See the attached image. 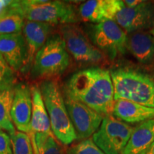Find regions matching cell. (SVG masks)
<instances>
[{"label": "cell", "mask_w": 154, "mask_h": 154, "mask_svg": "<svg viewBox=\"0 0 154 154\" xmlns=\"http://www.w3.org/2000/svg\"><path fill=\"white\" fill-rule=\"evenodd\" d=\"M63 94L103 117L112 115L115 101L112 80L108 70L92 66L74 73L67 81Z\"/></svg>", "instance_id": "6da1fadb"}, {"label": "cell", "mask_w": 154, "mask_h": 154, "mask_svg": "<svg viewBox=\"0 0 154 154\" xmlns=\"http://www.w3.org/2000/svg\"><path fill=\"white\" fill-rule=\"evenodd\" d=\"M9 9L20 14L25 20L47 23L52 26L74 24L80 20L78 9L73 4L64 1H12Z\"/></svg>", "instance_id": "7a4b0ae2"}, {"label": "cell", "mask_w": 154, "mask_h": 154, "mask_svg": "<svg viewBox=\"0 0 154 154\" xmlns=\"http://www.w3.org/2000/svg\"><path fill=\"white\" fill-rule=\"evenodd\" d=\"M37 83L49 116L51 132L63 146L70 145L76 140V135L58 80H44Z\"/></svg>", "instance_id": "3957f363"}, {"label": "cell", "mask_w": 154, "mask_h": 154, "mask_svg": "<svg viewBox=\"0 0 154 154\" xmlns=\"http://www.w3.org/2000/svg\"><path fill=\"white\" fill-rule=\"evenodd\" d=\"M71 57L59 33H53L34 57L29 75L34 82L57 79L70 66Z\"/></svg>", "instance_id": "277c9868"}, {"label": "cell", "mask_w": 154, "mask_h": 154, "mask_svg": "<svg viewBox=\"0 0 154 154\" xmlns=\"http://www.w3.org/2000/svg\"><path fill=\"white\" fill-rule=\"evenodd\" d=\"M114 101L125 99L154 108V79L145 73L129 68L111 71Z\"/></svg>", "instance_id": "5b68a950"}, {"label": "cell", "mask_w": 154, "mask_h": 154, "mask_svg": "<svg viewBox=\"0 0 154 154\" xmlns=\"http://www.w3.org/2000/svg\"><path fill=\"white\" fill-rule=\"evenodd\" d=\"M58 33L64 41L69 55L79 65L94 66L107 61V57L92 44L84 30L79 25H61Z\"/></svg>", "instance_id": "8992f818"}, {"label": "cell", "mask_w": 154, "mask_h": 154, "mask_svg": "<svg viewBox=\"0 0 154 154\" xmlns=\"http://www.w3.org/2000/svg\"><path fill=\"white\" fill-rule=\"evenodd\" d=\"M85 32L108 59L114 60L126 53L128 35L113 20L90 24Z\"/></svg>", "instance_id": "52a82bcc"}, {"label": "cell", "mask_w": 154, "mask_h": 154, "mask_svg": "<svg viewBox=\"0 0 154 154\" xmlns=\"http://www.w3.org/2000/svg\"><path fill=\"white\" fill-rule=\"evenodd\" d=\"M134 128L114 118L105 116L92 140L105 154H124Z\"/></svg>", "instance_id": "ba28073f"}, {"label": "cell", "mask_w": 154, "mask_h": 154, "mask_svg": "<svg viewBox=\"0 0 154 154\" xmlns=\"http://www.w3.org/2000/svg\"><path fill=\"white\" fill-rule=\"evenodd\" d=\"M69 118L76 135V140L87 139L95 134L104 117L88 106L64 96Z\"/></svg>", "instance_id": "9c48e42d"}, {"label": "cell", "mask_w": 154, "mask_h": 154, "mask_svg": "<svg viewBox=\"0 0 154 154\" xmlns=\"http://www.w3.org/2000/svg\"><path fill=\"white\" fill-rule=\"evenodd\" d=\"M114 22L126 33L151 30L154 26V3L143 1L137 7H124L117 13Z\"/></svg>", "instance_id": "30bf717a"}, {"label": "cell", "mask_w": 154, "mask_h": 154, "mask_svg": "<svg viewBox=\"0 0 154 154\" xmlns=\"http://www.w3.org/2000/svg\"><path fill=\"white\" fill-rule=\"evenodd\" d=\"M32 111L30 84L26 82L16 83L14 96L11 109V119L19 131L27 134L29 131Z\"/></svg>", "instance_id": "8fae6325"}, {"label": "cell", "mask_w": 154, "mask_h": 154, "mask_svg": "<svg viewBox=\"0 0 154 154\" xmlns=\"http://www.w3.org/2000/svg\"><path fill=\"white\" fill-rule=\"evenodd\" d=\"M53 27L52 25L47 23L24 21L22 34L27 48V58L22 74H29L34 57L46 43L48 38L53 34Z\"/></svg>", "instance_id": "7c38bea8"}, {"label": "cell", "mask_w": 154, "mask_h": 154, "mask_svg": "<svg viewBox=\"0 0 154 154\" xmlns=\"http://www.w3.org/2000/svg\"><path fill=\"white\" fill-rule=\"evenodd\" d=\"M124 7V2L120 0H89L81 4L77 9L80 19L96 24L114 20L117 13Z\"/></svg>", "instance_id": "4fadbf2b"}, {"label": "cell", "mask_w": 154, "mask_h": 154, "mask_svg": "<svg viewBox=\"0 0 154 154\" xmlns=\"http://www.w3.org/2000/svg\"><path fill=\"white\" fill-rule=\"evenodd\" d=\"M0 54L15 73H22L27 58L22 32L0 35Z\"/></svg>", "instance_id": "5bb4252c"}, {"label": "cell", "mask_w": 154, "mask_h": 154, "mask_svg": "<svg viewBox=\"0 0 154 154\" xmlns=\"http://www.w3.org/2000/svg\"><path fill=\"white\" fill-rule=\"evenodd\" d=\"M32 94V111L30 128L28 135L36 134H53L47 109L44 105L39 86L37 82L30 84Z\"/></svg>", "instance_id": "9a60e30c"}, {"label": "cell", "mask_w": 154, "mask_h": 154, "mask_svg": "<svg viewBox=\"0 0 154 154\" xmlns=\"http://www.w3.org/2000/svg\"><path fill=\"white\" fill-rule=\"evenodd\" d=\"M112 115L123 122L136 124L154 119V108L128 100L119 99L114 101Z\"/></svg>", "instance_id": "2e32d148"}, {"label": "cell", "mask_w": 154, "mask_h": 154, "mask_svg": "<svg viewBox=\"0 0 154 154\" xmlns=\"http://www.w3.org/2000/svg\"><path fill=\"white\" fill-rule=\"evenodd\" d=\"M126 49L138 62L151 63L154 60V36L146 31L128 34Z\"/></svg>", "instance_id": "e0dca14e"}, {"label": "cell", "mask_w": 154, "mask_h": 154, "mask_svg": "<svg viewBox=\"0 0 154 154\" xmlns=\"http://www.w3.org/2000/svg\"><path fill=\"white\" fill-rule=\"evenodd\" d=\"M154 142V119L134 128L124 154H141Z\"/></svg>", "instance_id": "ac0fdd59"}, {"label": "cell", "mask_w": 154, "mask_h": 154, "mask_svg": "<svg viewBox=\"0 0 154 154\" xmlns=\"http://www.w3.org/2000/svg\"><path fill=\"white\" fill-rule=\"evenodd\" d=\"M34 154H66L67 149L53 134H36L28 135Z\"/></svg>", "instance_id": "d6986e66"}, {"label": "cell", "mask_w": 154, "mask_h": 154, "mask_svg": "<svg viewBox=\"0 0 154 154\" xmlns=\"http://www.w3.org/2000/svg\"><path fill=\"white\" fill-rule=\"evenodd\" d=\"M14 96V86L0 92V129L6 131L9 136L17 131L11 119V109Z\"/></svg>", "instance_id": "ffe728a7"}, {"label": "cell", "mask_w": 154, "mask_h": 154, "mask_svg": "<svg viewBox=\"0 0 154 154\" xmlns=\"http://www.w3.org/2000/svg\"><path fill=\"white\" fill-rule=\"evenodd\" d=\"M25 19L22 15L9 9L0 15V35L22 32Z\"/></svg>", "instance_id": "44dd1931"}, {"label": "cell", "mask_w": 154, "mask_h": 154, "mask_svg": "<svg viewBox=\"0 0 154 154\" xmlns=\"http://www.w3.org/2000/svg\"><path fill=\"white\" fill-rule=\"evenodd\" d=\"M13 154H34L32 145L27 134L16 131L10 136Z\"/></svg>", "instance_id": "7402d4cb"}, {"label": "cell", "mask_w": 154, "mask_h": 154, "mask_svg": "<svg viewBox=\"0 0 154 154\" xmlns=\"http://www.w3.org/2000/svg\"><path fill=\"white\" fill-rule=\"evenodd\" d=\"M16 83L15 72L0 54V92L13 87Z\"/></svg>", "instance_id": "603a6c76"}, {"label": "cell", "mask_w": 154, "mask_h": 154, "mask_svg": "<svg viewBox=\"0 0 154 154\" xmlns=\"http://www.w3.org/2000/svg\"><path fill=\"white\" fill-rule=\"evenodd\" d=\"M66 154H105L96 145L92 138L79 140L67 149Z\"/></svg>", "instance_id": "cb8c5ba5"}, {"label": "cell", "mask_w": 154, "mask_h": 154, "mask_svg": "<svg viewBox=\"0 0 154 154\" xmlns=\"http://www.w3.org/2000/svg\"><path fill=\"white\" fill-rule=\"evenodd\" d=\"M0 154H13L11 138L7 133L0 129Z\"/></svg>", "instance_id": "d4e9b609"}, {"label": "cell", "mask_w": 154, "mask_h": 154, "mask_svg": "<svg viewBox=\"0 0 154 154\" xmlns=\"http://www.w3.org/2000/svg\"><path fill=\"white\" fill-rule=\"evenodd\" d=\"M12 2L10 0H0V15L5 12Z\"/></svg>", "instance_id": "484cf974"}, {"label": "cell", "mask_w": 154, "mask_h": 154, "mask_svg": "<svg viewBox=\"0 0 154 154\" xmlns=\"http://www.w3.org/2000/svg\"><path fill=\"white\" fill-rule=\"evenodd\" d=\"M123 2H124V6L127 8H134L143 2L141 0H125Z\"/></svg>", "instance_id": "4316f807"}, {"label": "cell", "mask_w": 154, "mask_h": 154, "mask_svg": "<svg viewBox=\"0 0 154 154\" xmlns=\"http://www.w3.org/2000/svg\"><path fill=\"white\" fill-rule=\"evenodd\" d=\"M141 154H154V142Z\"/></svg>", "instance_id": "83f0119b"}, {"label": "cell", "mask_w": 154, "mask_h": 154, "mask_svg": "<svg viewBox=\"0 0 154 154\" xmlns=\"http://www.w3.org/2000/svg\"><path fill=\"white\" fill-rule=\"evenodd\" d=\"M150 33H151V34H152V35H153V36H154V26H153V28L151 29V30H150Z\"/></svg>", "instance_id": "f1b7e54d"}]
</instances>
